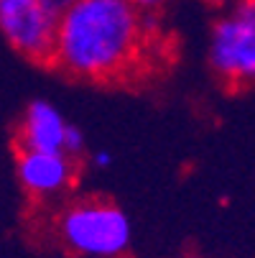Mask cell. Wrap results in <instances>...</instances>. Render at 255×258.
<instances>
[{
    "instance_id": "obj_2",
    "label": "cell",
    "mask_w": 255,
    "mask_h": 258,
    "mask_svg": "<svg viewBox=\"0 0 255 258\" xmlns=\"http://www.w3.org/2000/svg\"><path fill=\"white\" fill-rule=\"evenodd\" d=\"M61 243L87 258H118L130 248V220L107 200H82L59 215Z\"/></svg>"
},
{
    "instance_id": "obj_8",
    "label": "cell",
    "mask_w": 255,
    "mask_h": 258,
    "mask_svg": "<svg viewBox=\"0 0 255 258\" xmlns=\"http://www.w3.org/2000/svg\"><path fill=\"white\" fill-rule=\"evenodd\" d=\"M128 3H130L133 8H138L140 13H156V11L163 8L166 0H128Z\"/></svg>"
},
{
    "instance_id": "obj_7",
    "label": "cell",
    "mask_w": 255,
    "mask_h": 258,
    "mask_svg": "<svg viewBox=\"0 0 255 258\" xmlns=\"http://www.w3.org/2000/svg\"><path fill=\"white\" fill-rule=\"evenodd\" d=\"M61 154H66L69 159H77V156L84 154V136H82V131H79L77 125H69V123H66Z\"/></svg>"
},
{
    "instance_id": "obj_4",
    "label": "cell",
    "mask_w": 255,
    "mask_h": 258,
    "mask_svg": "<svg viewBox=\"0 0 255 258\" xmlns=\"http://www.w3.org/2000/svg\"><path fill=\"white\" fill-rule=\"evenodd\" d=\"M56 18L44 0H0V36L31 61H51Z\"/></svg>"
},
{
    "instance_id": "obj_3",
    "label": "cell",
    "mask_w": 255,
    "mask_h": 258,
    "mask_svg": "<svg viewBox=\"0 0 255 258\" xmlns=\"http://www.w3.org/2000/svg\"><path fill=\"white\" fill-rule=\"evenodd\" d=\"M209 64L235 85L255 77V0H237L217 18L209 33Z\"/></svg>"
},
{
    "instance_id": "obj_10",
    "label": "cell",
    "mask_w": 255,
    "mask_h": 258,
    "mask_svg": "<svg viewBox=\"0 0 255 258\" xmlns=\"http://www.w3.org/2000/svg\"><path fill=\"white\" fill-rule=\"evenodd\" d=\"M44 3L54 11V13H61L64 8H69L71 3H77V0H44Z\"/></svg>"
},
{
    "instance_id": "obj_11",
    "label": "cell",
    "mask_w": 255,
    "mask_h": 258,
    "mask_svg": "<svg viewBox=\"0 0 255 258\" xmlns=\"http://www.w3.org/2000/svg\"><path fill=\"white\" fill-rule=\"evenodd\" d=\"M202 3H207V6H212V8H232L237 0H202Z\"/></svg>"
},
{
    "instance_id": "obj_9",
    "label": "cell",
    "mask_w": 255,
    "mask_h": 258,
    "mask_svg": "<svg viewBox=\"0 0 255 258\" xmlns=\"http://www.w3.org/2000/svg\"><path fill=\"white\" fill-rule=\"evenodd\" d=\"M92 164H95L97 169H110V166H113V154H110V151H97V154L92 156Z\"/></svg>"
},
{
    "instance_id": "obj_1",
    "label": "cell",
    "mask_w": 255,
    "mask_h": 258,
    "mask_svg": "<svg viewBox=\"0 0 255 258\" xmlns=\"http://www.w3.org/2000/svg\"><path fill=\"white\" fill-rule=\"evenodd\" d=\"M145 33L148 13L128 0H77L56 18L51 64L77 80H113L138 61Z\"/></svg>"
},
{
    "instance_id": "obj_6",
    "label": "cell",
    "mask_w": 255,
    "mask_h": 258,
    "mask_svg": "<svg viewBox=\"0 0 255 258\" xmlns=\"http://www.w3.org/2000/svg\"><path fill=\"white\" fill-rule=\"evenodd\" d=\"M66 120L49 100H31L21 123V151H61Z\"/></svg>"
},
{
    "instance_id": "obj_5",
    "label": "cell",
    "mask_w": 255,
    "mask_h": 258,
    "mask_svg": "<svg viewBox=\"0 0 255 258\" xmlns=\"http://www.w3.org/2000/svg\"><path fill=\"white\" fill-rule=\"evenodd\" d=\"M16 174L28 195L39 200L56 197L74 179V159L61 151H21Z\"/></svg>"
}]
</instances>
